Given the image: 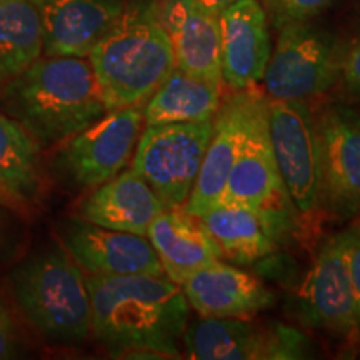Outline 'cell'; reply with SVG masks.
Returning <instances> with one entry per match:
<instances>
[{"instance_id":"9c48e42d","label":"cell","mask_w":360,"mask_h":360,"mask_svg":"<svg viewBox=\"0 0 360 360\" xmlns=\"http://www.w3.org/2000/svg\"><path fill=\"white\" fill-rule=\"evenodd\" d=\"M142 129L143 103L105 112L64 142L58 167L75 186H101L127 167Z\"/></svg>"},{"instance_id":"484cf974","label":"cell","mask_w":360,"mask_h":360,"mask_svg":"<svg viewBox=\"0 0 360 360\" xmlns=\"http://www.w3.org/2000/svg\"><path fill=\"white\" fill-rule=\"evenodd\" d=\"M332 2L334 0H281L276 20L278 24L287 20H310Z\"/></svg>"},{"instance_id":"4fadbf2b","label":"cell","mask_w":360,"mask_h":360,"mask_svg":"<svg viewBox=\"0 0 360 360\" xmlns=\"http://www.w3.org/2000/svg\"><path fill=\"white\" fill-rule=\"evenodd\" d=\"M60 240L89 276H162L160 260L147 236L101 227L82 217L65 220Z\"/></svg>"},{"instance_id":"9a60e30c","label":"cell","mask_w":360,"mask_h":360,"mask_svg":"<svg viewBox=\"0 0 360 360\" xmlns=\"http://www.w3.org/2000/svg\"><path fill=\"white\" fill-rule=\"evenodd\" d=\"M222 82L233 90L255 87L270 58L265 7L259 0H237L219 13Z\"/></svg>"},{"instance_id":"7a4b0ae2","label":"cell","mask_w":360,"mask_h":360,"mask_svg":"<svg viewBox=\"0 0 360 360\" xmlns=\"http://www.w3.org/2000/svg\"><path fill=\"white\" fill-rule=\"evenodd\" d=\"M4 114L40 147L64 143L105 114L89 57L40 56L0 92Z\"/></svg>"},{"instance_id":"7c38bea8","label":"cell","mask_w":360,"mask_h":360,"mask_svg":"<svg viewBox=\"0 0 360 360\" xmlns=\"http://www.w3.org/2000/svg\"><path fill=\"white\" fill-rule=\"evenodd\" d=\"M299 315L312 328L350 335L360 327L357 304L345 264L344 232L321 247L297 294Z\"/></svg>"},{"instance_id":"4316f807","label":"cell","mask_w":360,"mask_h":360,"mask_svg":"<svg viewBox=\"0 0 360 360\" xmlns=\"http://www.w3.org/2000/svg\"><path fill=\"white\" fill-rule=\"evenodd\" d=\"M20 339L6 302L0 299V360L19 355Z\"/></svg>"},{"instance_id":"8fae6325","label":"cell","mask_w":360,"mask_h":360,"mask_svg":"<svg viewBox=\"0 0 360 360\" xmlns=\"http://www.w3.org/2000/svg\"><path fill=\"white\" fill-rule=\"evenodd\" d=\"M321 155V205L337 217L360 212V115L350 107L328 105L315 115Z\"/></svg>"},{"instance_id":"f546056e","label":"cell","mask_w":360,"mask_h":360,"mask_svg":"<svg viewBox=\"0 0 360 360\" xmlns=\"http://www.w3.org/2000/svg\"><path fill=\"white\" fill-rule=\"evenodd\" d=\"M0 204L7 205V207H22L19 202L13 199L12 195H8V193L4 191L2 187H0Z\"/></svg>"},{"instance_id":"ba28073f","label":"cell","mask_w":360,"mask_h":360,"mask_svg":"<svg viewBox=\"0 0 360 360\" xmlns=\"http://www.w3.org/2000/svg\"><path fill=\"white\" fill-rule=\"evenodd\" d=\"M187 357L195 360H289L309 357V339L300 330L247 319L200 317L182 335Z\"/></svg>"},{"instance_id":"2e32d148","label":"cell","mask_w":360,"mask_h":360,"mask_svg":"<svg viewBox=\"0 0 360 360\" xmlns=\"http://www.w3.org/2000/svg\"><path fill=\"white\" fill-rule=\"evenodd\" d=\"M155 12L172 45L175 67L222 84L219 15L199 0H154Z\"/></svg>"},{"instance_id":"277c9868","label":"cell","mask_w":360,"mask_h":360,"mask_svg":"<svg viewBox=\"0 0 360 360\" xmlns=\"http://www.w3.org/2000/svg\"><path fill=\"white\" fill-rule=\"evenodd\" d=\"M20 312L56 342H82L92 334V305L84 270L62 247L25 259L11 274Z\"/></svg>"},{"instance_id":"4dcf8cb0","label":"cell","mask_w":360,"mask_h":360,"mask_svg":"<svg viewBox=\"0 0 360 360\" xmlns=\"http://www.w3.org/2000/svg\"><path fill=\"white\" fill-rule=\"evenodd\" d=\"M262 4L269 8V12H272L274 17H277L278 8H281V0H262Z\"/></svg>"},{"instance_id":"8992f818","label":"cell","mask_w":360,"mask_h":360,"mask_svg":"<svg viewBox=\"0 0 360 360\" xmlns=\"http://www.w3.org/2000/svg\"><path fill=\"white\" fill-rule=\"evenodd\" d=\"M270 52L264 84L274 101L307 102L327 92L340 75V45L334 35L309 20L282 22Z\"/></svg>"},{"instance_id":"30bf717a","label":"cell","mask_w":360,"mask_h":360,"mask_svg":"<svg viewBox=\"0 0 360 360\" xmlns=\"http://www.w3.org/2000/svg\"><path fill=\"white\" fill-rule=\"evenodd\" d=\"M269 137L274 159L295 209L310 215L321 207V155L315 117L307 102L267 103Z\"/></svg>"},{"instance_id":"6da1fadb","label":"cell","mask_w":360,"mask_h":360,"mask_svg":"<svg viewBox=\"0 0 360 360\" xmlns=\"http://www.w3.org/2000/svg\"><path fill=\"white\" fill-rule=\"evenodd\" d=\"M92 334L112 354L175 359L188 323L182 287L167 276H89Z\"/></svg>"},{"instance_id":"1f68e13d","label":"cell","mask_w":360,"mask_h":360,"mask_svg":"<svg viewBox=\"0 0 360 360\" xmlns=\"http://www.w3.org/2000/svg\"><path fill=\"white\" fill-rule=\"evenodd\" d=\"M0 2H2V0H0Z\"/></svg>"},{"instance_id":"44dd1931","label":"cell","mask_w":360,"mask_h":360,"mask_svg":"<svg viewBox=\"0 0 360 360\" xmlns=\"http://www.w3.org/2000/svg\"><path fill=\"white\" fill-rule=\"evenodd\" d=\"M220 87L222 84L186 74L175 67L172 74L143 103V125L214 119L222 102Z\"/></svg>"},{"instance_id":"ac0fdd59","label":"cell","mask_w":360,"mask_h":360,"mask_svg":"<svg viewBox=\"0 0 360 360\" xmlns=\"http://www.w3.org/2000/svg\"><path fill=\"white\" fill-rule=\"evenodd\" d=\"M188 307L200 317L250 319L272 307L274 292L259 277L215 260L182 282Z\"/></svg>"},{"instance_id":"83f0119b","label":"cell","mask_w":360,"mask_h":360,"mask_svg":"<svg viewBox=\"0 0 360 360\" xmlns=\"http://www.w3.org/2000/svg\"><path fill=\"white\" fill-rule=\"evenodd\" d=\"M340 75L344 77L345 87L360 98V35L342 56Z\"/></svg>"},{"instance_id":"d6986e66","label":"cell","mask_w":360,"mask_h":360,"mask_svg":"<svg viewBox=\"0 0 360 360\" xmlns=\"http://www.w3.org/2000/svg\"><path fill=\"white\" fill-rule=\"evenodd\" d=\"M164 210L165 205L150 186L129 169L94 187L80 205V217L101 227L147 236L148 227Z\"/></svg>"},{"instance_id":"e0dca14e","label":"cell","mask_w":360,"mask_h":360,"mask_svg":"<svg viewBox=\"0 0 360 360\" xmlns=\"http://www.w3.org/2000/svg\"><path fill=\"white\" fill-rule=\"evenodd\" d=\"M42 24L44 56L89 57L122 15L124 0H34Z\"/></svg>"},{"instance_id":"3957f363","label":"cell","mask_w":360,"mask_h":360,"mask_svg":"<svg viewBox=\"0 0 360 360\" xmlns=\"http://www.w3.org/2000/svg\"><path fill=\"white\" fill-rule=\"evenodd\" d=\"M89 60L107 112L146 103L175 69L172 45L154 0L125 4Z\"/></svg>"},{"instance_id":"7402d4cb","label":"cell","mask_w":360,"mask_h":360,"mask_svg":"<svg viewBox=\"0 0 360 360\" xmlns=\"http://www.w3.org/2000/svg\"><path fill=\"white\" fill-rule=\"evenodd\" d=\"M199 219L217 244L222 259L233 264H255L277 249V242L269 236L257 215L245 207L217 202Z\"/></svg>"},{"instance_id":"5b68a950","label":"cell","mask_w":360,"mask_h":360,"mask_svg":"<svg viewBox=\"0 0 360 360\" xmlns=\"http://www.w3.org/2000/svg\"><path fill=\"white\" fill-rule=\"evenodd\" d=\"M269 98L259 107L247 127L244 143L233 162L222 197L257 215L274 240L282 242L294 232L299 210L295 209L274 159L267 124Z\"/></svg>"},{"instance_id":"f1b7e54d","label":"cell","mask_w":360,"mask_h":360,"mask_svg":"<svg viewBox=\"0 0 360 360\" xmlns=\"http://www.w3.org/2000/svg\"><path fill=\"white\" fill-rule=\"evenodd\" d=\"M199 2L205 8H209L210 12H214L215 15H219L224 8H227L229 6H232V4H236L237 0H199Z\"/></svg>"},{"instance_id":"52a82bcc","label":"cell","mask_w":360,"mask_h":360,"mask_svg":"<svg viewBox=\"0 0 360 360\" xmlns=\"http://www.w3.org/2000/svg\"><path fill=\"white\" fill-rule=\"evenodd\" d=\"M214 119L200 122L143 125L132 169L150 186L165 209H184L191 197Z\"/></svg>"},{"instance_id":"603a6c76","label":"cell","mask_w":360,"mask_h":360,"mask_svg":"<svg viewBox=\"0 0 360 360\" xmlns=\"http://www.w3.org/2000/svg\"><path fill=\"white\" fill-rule=\"evenodd\" d=\"M44 53L42 24L34 0L0 2V92Z\"/></svg>"},{"instance_id":"5bb4252c","label":"cell","mask_w":360,"mask_h":360,"mask_svg":"<svg viewBox=\"0 0 360 360\" xmlns=\"http://www.w3.org/2000/svg\"><path fill=\"white\" fill-rule=\"evenodd\" d=\"M265 101L267 98L260 90L249 87L236 90L233 96L220 102L217 114L214 115L212 135L205 148L199 177L184 207L188 214L200 217L220 200L233 162L244 143L247 127Z\"/></svg>"},{"instance_id":"ffe728a7","label":"cell","mask_w":360,"mask_h":360,"mask_svg":"<svg viewBox=\"0 0 360 360\" xmlns=\"http://www.w3.org/2000/svg\"><path fill=\"white\" fill-rule=\"evenodd\" d=\"M164 276L182 285L188 277L222 259L217 244L200 219L186 209H165L147 231Z\"/></svg>"},{"instance_id":"d4e9b609","label":"cell","mask_w":360,"mask_h":360,"mask_svg":"<svg viewBox=\"0 0 360 360\" xmlns=\"http://www.w3.org/2000/svg\"><path fill=\"white\" fill-rule=\"evenodd\" d=\"M345 237V264H347V272L352 283V290L357 304L359 317H360V225L350 227L344 231Z\"/></svg>"},{"instance_id":"cb8c5ba5","label":"cell","mask_w":360,"mask_h":360,"mask_svg":"<svg viewBox=\"0 0 360 360\" xmlns=\"http://www.w3.org/2000/svg\"><path fill=\"white\" fill-rule=\"evenodd\" d=\"M40 146L19 122L0 112V187L24 207L40 188Z\"/></svg>"}]
</instances>
